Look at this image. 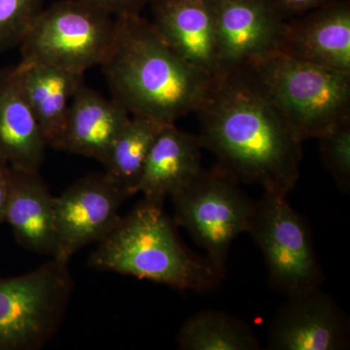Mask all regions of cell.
Instances as JSON below:
<instances>
[{
  "label": "cell",
  "mask_w": 350,
  "mask_h": 350,
  "mask_svg": "<svg viewBox=\"0 0 350 350\" xmlns=\"http://www.w3.org/2000/svg\"><path fill=\"white\" fill-rule=\"evenodd\" d=\"M46 0H0V54L18 47Z\"/></svg>",
  "instance_id": "obj_21"
},
{
  "label": "cell",
  "mask_w": 350,
  "mask_h": 350,
  "mask_svg": "<svg viewBox=\"0 0 350 350\" xmlns=\"http://www.w3.org/2000/svg\"><path fill=\"white\" fill-rule=\"evenodd\" d=\"M319 140L320 155L325 169L342 192H350V122L334 129Z\"/></svg>",
  "instance_id": "obj_22"
},
{
  "label": "cell",
  "mask_w": 350,
  "mask_h": 350,
  "mask_svg": "<svg viewBox=\"0 0 350 350\" xmlns=\"http://www.w3.org/2000/svg\"><path fill=\"white\" fill-rule=\"evenodd\" d=\"M130 118L118 103L84 83L71 98L61 151L103 163Z\"/></svg>",
  "instance_id": "obj_15"
},
{
  "label": "cell",
  "mask_w": 350,
  "mask_h": 350,
  "mask_svg": "<svg viewBox=\"0 0 350 350\" xmlns=\"http://www.w3.org/2000/svg\"><path fill=\"white\" fill-rule=\"evenodd\" d=\"M247 232L262 251L273 290L289 297L321 288L325 276L310 224L286 197L264 192L255 202Z\"/></svg>",
  "instance_id": "obj_8"
},
{
  "label": "cell",
  "mask_w": 350,
  "mask_h": 350,
  "mask_svg": "<svg viewBox=\"0 0 350 350\" xmlns=\"http://www.w3.org/2000/svg\"><path fill=\"white\" fill-rule=\"evenodd\" d=\"M55 200L39 172L10 167L5 222L16 241L36 254L54 257L57 250Z\"/></svg>",
  "instance_id": "obj_14"
},
{
  "label": "cell",
  "mask_w": 350,
  "mask_h": 350,
  "mask_svg": "<svg viewBox=\"0 0 350 350\" xmlns=\"http://www.w3.org/2000/svg\"><path fill=\"white\" fill-rule=\"evenodd\" d=\"M47 147L13 68L0 69V160L13 169L39 172Z\"/></svg>",
  "instance_id": "obj_18"
},
{
  "label": "cell",
  "mask_w": 350,
  "mask_h": 350,
  "mask_svg": "<svg viewBox=\"0 0 350 350\" xmlns=\"http://www.w3.org/2000/svg\"><path fill=\"white\" fill-rule=\"evenodd\" d=\"M181 350H259V338L243 320L219 310L189 317L177 335Z\"/></svg>",
  "instance_id": "obj_20"
},
{
  "label": "cell",
  "mask_w": 350,
  "mask_h": 350,
  "mask_svg": "<svg viewBox=\"0 0 350 350\" xmlns=\"http://www.w3.org/2000/svg\"><path fill=\"white\" fill-rule=\"evenodd\" d=\"M13 75L50 148L61 151L71 98L84 75L40 64L20 63Z\"/></svg>",
  "instance_id": "obj_16"
},
{
  "label": "cell",
  "mask_w": 350,
  "mask_h": 350,
  "mask_svg": "<svg viewBox=\"0 0 350 350\" xmlns=\"http://www.w3.org/2000/svg\"><path fill=\"white\" fill-rule=\"evenodd\" d=\"M211 2L215 19L220 75L278 52L287 21L269 0Z\"/></svg>",
  "instance_id": "obj_11"
},
{
  "label": "cell",
  "mask_w": 350,
  "mask_h": 350,
  "mask_svg": "<svg viewBox=\"0 0 350 350\" xmlns=\"http://www.w3.org/2000/svg\"><path fill=\"white\" fill-rule=\"evenodd\" d=\"M174 223L181 226L206 252L214 266L226 273L234 239L247 232L255 200L220 163L202 170L185 188L172 195Z\"/></svg>",
  "instance_id": "obj_7"
},
{
  "label": "cell",
  "mask_w": 350,
  "mask_h": 350,
  "mask_svg": "<svg viewBox=\"0 0 350 350\" xmlns=\"http://www.w3.org/2000/svg\"><path fill=\"white\" fill-rule=\"evenodd\" d=\"M157 33L185 61L213 78L220 75L211 0H150Z\"/></svg>",
  "instance_id": "obj_13"
},
{
  "label": "cell",
  "mask_w": 350,
  "mask_h": 350,
  "mask_svg": "<svg viewBox=\"0 0 350 350\" xmlns=\"http://www.w3.org/2000/svg\"><path fill=\"white\" fill-rule=\"evenodd\" d=\"M163 206L145 199L138 202L98 243L89 266L178 291L207 292L217 287L225 273L184 245Z\"/></svg>",
  "instance_id": "obj_3"
},
{
  "label": "cell",
  "mask_w": 350,
  "mask_h": 350,
  "mask_svg": "<svg viewBox=\"0 0 350 350\" xmlns=\"http://www.w3.org/2000/svg\"><path fill=\"white\" fill-rule=\"evenodd\" d=\"M204 149L239 182L287 197L298 183L303 142L254 69L243 64L214 78L197 110Z\"/></svg>",
  "instance_id": "obj_1"
},
{
  "label": "cell",
  "mask_w": 350,
  "mask_h": 350,
  "mask_svg": "<svg viewBox=\"0 0 350 350\" xmlns=\"http://www.w3.org/2000/svg\"><path fill=\"white\" fill-rule=\"evenodd\" d=\"M163 126L131 116L103 163V172L128 198L138 193L149 152Z\"/></svg>",
  "instance_id": "obj_19"
},
{
  "label": "cell",
  "mask_w": 350,
  "mask_h": 350,
  "mask_svg": "<svg viewBox=\"0 0 350 350\" xmlns=\"http://www.w3.org/2000/svg\"><path fill=\"white\" fill-rule=\"evenodd\" d=\"M111 98L131 116L162 125L197 112L214 78L179 56L142 15L116 18V34L101 64Z\"/></svg>",
  "instance_id": "obj_2"
},
{
  "label": "cell",
  "mask_w": 350,
  "mask_h": 350,
  "mask_svg": "<svg viewBox=\"0 0 350 350\" xmlns=\"http://www.w3.org/2000/svg\"><path fill=\"white\" fill-rule=\"evenodd\" d=\"M278 52L350 72V3L336 0L287 21Z\"/></svg>",
  "instance_id": "obj_12"
},
{
  "label": "cell",
  "mask_w": 350,
  "mask_h": 350,
  "mask_svg": "<svg viewBox=\"0 0 350 350\" xmlns=\"http://www.w3.org/2000/svg\"><path fill=\"white\" fill-rule=\"evenodd\" d=\"M89 3L105 11L113 17L137 16L142 14L150 0H85Z\"/></svg>",
  "instance_id": "obj_23"
},
{
  "label": "cell",
  "mask_w": 350,
  "mask_h": 350,
  "mask_svg": "<svg viewBox=\"0 0 350 350\" xmlns=\"http://www.w3.org/2000/svg\"><path fill=\"white\" fill-rule=\"evenodd\" d=\"M202 149L199 135L180 131L175 124L163 125L149 152L138 193L145 200L163 204L204 170Z\"/></svg>",
  "instance_id": "obj_17"
},
{
  "label": "cell",
  "mask_w": 350,
  "mask_h": 350,
  "mask_svg": "<svg viewBox=\"0 0 350 350\" xmlns=\"http://www.w3.org/2000/svg\"><path fill=\"white\" fill-rule=\"evenodd\" d=\"M126 199L105 172L71 184L55 200L57 250L53 258L68 262L78 250L100 243L121 220L120 208Z\"/></svg>",
  "instance_id": "obj_9"
},
{
  "label": "cell",
  "mask_w": 350,
  "mask_h": 350,
  "mask_svg": "<svg viewBox=\"0 0 350 350\" xmlns=\"http://www.w3.org/2000/svg\"><path fill=\"white\" fill-rule=\"evenodd\" d=\"M68 262L0 278V350H40L63 323L73 293Z\"/></svg>",
  "instance_id": "obj_6"
},
{
  "label": "cell",
  "mask_w": 350,
  "mask_h": 350,
  "mask_svg": "<svg viewBox=\"0 0 350 350\" xmlns=\"http://www.w3.org/2000/svg\"><path fill=\"white\" fill-rule=\"evenodd\" d=\"M248 64L300 142L350 122V72L280 52Z\"/></svg>",
  "instance_id": "obj_4"
},
{
  "label": "cell",
  "mask_w": 350,
  "mask_h": 350,
  "mask_svg": "<svg viewBox=\"0 0 350 350\" xmlns=\"http://www.w3.org/2000/svg\"><path fill=\"white\" fill-rule=\"evenodd\" d=\"M9 178H10V167L3 161L0 160V225L5 223Z\"/></svg>",
  "instance_id": "obj_25"
},
{
  "label": "cell",
  "mask_w": 350,
  "mask_h": 350,
  "mask_svg": "<svg viewBox=\"0 0 350 350\" xmlns=\"http://www.w3.org/2000/svg\"><path fill=\"white\" fill-rule=\"evenodd\" d=\"M267 334L269 350L349 349V317L321 288L287 297Z\"/></svg>",
  "instance_id": "obj_10"
},
{
  "label": "cell",
  "mask_w": 350,
  "mask_h": 350,
  "mask_svg": "<svg viewBox=\"0 0 350 350\" xmlns=\"http://www.w3.org/2000/svg\"><path fill=\"white\" fill-rule=\"evenodd\" d=\"M116 34V18L85 0H62L43 8L20 44L21 63L84 75L100 66Z\"/></svg>",
  "instance_id": "obj_5"
},
{
  "label": "cell",
  "mask_w": 350,
  "mask_h": 350,
  "mask_svg": "<svg viewBox=\"0 0 350 350\" xmlns=\"http://www.w3.org/2000/svg\"><path fill=\"white\" fill-rule=\"evenodd\" d=\"M278 12L289 21L294 17H300L304 14L326 5L336 0H269Z\"/></svg>",
  "instance_id": "obj_24"
}]
</instances>
